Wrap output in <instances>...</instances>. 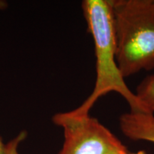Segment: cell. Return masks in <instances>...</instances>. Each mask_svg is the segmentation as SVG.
Here are the masks:
<instances>
[{
  "label": "cell",
  "instance_id": "6da1fadb",
  "mask_svg": "<svg viewBox=\"0 0 154 154\" xmlns=\"http://www.w3.org/2000/svg\"><path fill=\"white\" fill-rule=\"evenodd\" d=\"M82 9L88 32L94 42L96 76L91 94L72 111L78 115L89 114L90 110L101 96L114 91L126 100L131 112L148 113L136 94L126 85L118 66L111 1L84 0Z\"/></svg>",
  "mask_w": 154,
  "mask_h": 154
},
{
  "label": "cell",
  "instance_id": "7a4b0ae2",
  "mask_svg": "<svg viewBox=\"0 0 154 154\" xmlns=\"http://www.w3.org/2000/svg\"><path fill=\"white\" fill-rule=\"evenodd\" d=\"M116 61L124 78L154 69L153 0H111Z\"/></svg>",
  "mask_w": 154,
  "mask_h": 154
},
{
  "label": "cell",
  "instance_id": "3957f363",
  "mask_svg": "<svg viewBox=\"0 0 154 154\" xmlns=\"http://www.w3.org/2000/svg\"><path fill=\"white\" fill-rule=\"evenodd\" d=\"M53 122L63 128L64 140L59 154H124L128 151L109 128L89 114L58 113Z\"/></svg>",
  "mask_w": 154,
  "mask_h": 154
},
{
  "label": "cell",
  "instance_id": "277c9868",
  "mask_svg": "<svg viewBox=\"0 0 154 154\" xmlns=\"http://www.w3.org/2000/svg\"><path fill=\"white\" fill-rule=\"evenodd\" d=\"M119 126L125 136L133 140L154 143V114L128 112L121 116Z\"/></svg>",
  "mask_w": 154,
  "mask_h": 154
},
{
  "label": "cell",
  "instance_id": "5b68a950",
  "mask_svg": "<svg viewBox=\"0 0 154 154\" xmlns=\"http://www.w3.org/2000/svg\"><path fill=\"white\" fill-rule=\"evenodd\" d=\"M135 94L146 111L154 114V74L144 79L138 86Z\"/></svg>",
  "mask_w": 154,
  "mask_h": 154
},
{
  "label": "cell",
  "instance_id": "8992f818",
  "mask_svg": "<svg viewBox=\"0 0 154 154\" xmlns=\"http://www.w3.org/2000/svg\"><path fill=\"white\" fill-rule=\"evenodd\" d=\"M26 136V133L22 131L17 135L13 139L9 140L7 143V149L5 154H19V146L21 142L25 139Z\"/></svg>",
  "mask_w": 154,
  "mask_h": 154
},
{
  "label": "cell",
  "instance_id": "52a82bcc",
  "mask_svg": "<svg viewBox=\"0 0 154 154\" xmlns=\"http://www.w3.org/2000/svg\"><path fill=\"white\" fill-rule=\"evenodd\" d=\"M7 149V143H4L2 139L0 137V154H5Z\"/></svg>",
  "mask_w": 154,
  "mask_h": 154
},
{
  "label": "cell",
  "instance_id": "ba28073f",
  "mask_svg": "<svg viewBox=\"0 0 154 154\" xmlns=\"http://www.w3.org/2000/svg\"><path fill=\"white\" fill-rule=\"evenodd\" d=\"M124 154H148L145 151H143V150H140V151H136V152H130L128 151Z\"/></svg>",
  "mask_w": 154,
  "mask_h": 154
},
{
  "label": "cell",
  "instance_id": "9c48e42d",
  "mask_svg": "<svg viewBox=\"0 0 154 154\" xmlns=\"http://www.w3.org/2000/svg\"><path fill=\"white\" fill-rule=\"evenodd\" d=\"M6 7H7V3L5 1L0 0V11L2 10V9H5Z\"/></svg>",
  "mask_w": 154,
  "mask_h": 154
},
{
  "label": "cell",
  "instance_id": "30bf717a",
  "mask_svg": "<svg viewBox=\"0 0 154 154\" xmlns=\"http://www.w3.org/2000/svg\"><path fill=\"white\" fill-rule=\"evenodd\" d=\"M153 4H154V0H153Z\"/></svg>",
  "mask_w": 154,
  "mask_h": 154
}]
</instances>
